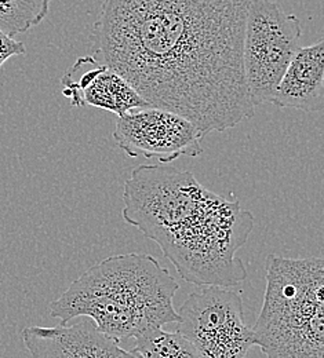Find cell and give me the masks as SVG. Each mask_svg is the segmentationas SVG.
<instances>
[{
	"instance_id": "1",
	"label": "cell",
	"mask_w": 324,
	"mask_h": 358,
	"mask_svg": "<svg viewBox=\"0 0 324 358\" xmlns=\"http://www.w3.org/2000/svg\"><path fill=\"white\" fill-rule=\"evenodd\" d=\"M248 0H102L95 54L152 108L204 135L255 113L243 72Z\"/></svg>"
},
{
	"instance_id": "2",
	"label": "cell",
	"mask_w": 324,
	"mask_h": 358,
	"mask_svg": "<svg viewBox=\"0 0 324 358\" xmlns=\"http://www.w3.org/2000/svg\"><path fill=\"white\" fill-rule=\"evenodd\" d=\"M123 204V220L153 240L186 282L232 288L247 278L236 254L254 229V215L192 173L141 164L125 182Z\"/></svg>"
},
{
	"instance_id": "3",
	"label": "cell",
	"mask_w": 324,
	"mask_h": 358,
	"mask_svg": "<svg viewBox=\"0 0 324 358\" xmlns=\"http://www.w3.org/2000/svg\"><path fill=\"white\" fill-rule=\"evenodd\" d=\"M177 280L148 254L112 255L87 268L50 303V315L68 324L93 320L119 345L177 322Z\"/></svg>"
},
{
	"instance_id": "4",
	"label": "cell",
	"mask_w": 324,
	"mask_h": 358,
	"mask_svg": "<svg viewBox=\"0 0 324 358\" xmlns=\"http://www.w3.org/2000/svg\"><path fill=\"white\" fill-rule=\"evenodd\" d=\"M324 262L267 258L264 303L251 327L267 358H324Z\"/></svg>"
},
{
	"instance_id": "5",
	"label": "cell",
	"mask_w": 324,
	"mask_h": 358,
	"mask_svg": "<svg viewBox=\"0 0 324 358\" xmlns=\"http://www.w3.org/2000/svg\"><path fill=\"white\" fill-rule=\"evenodd\" d=\"M302 27L272 0H248L243 35V72L257 108L271 102L290 61L301 47Z\"/></svg>"
},
{
	"instance_id": "6",
	"label": "cell",
	"mask_w": 324,
	"mask_h": 358,
	"mask_svg": "<svg viewBox=\"0 0 324 358\" xmlns=\"http://www.w3.org/2000/svg\"><path fill=\"white\" fill-rule=\"evenodd\" d=\"M177 313L174 331L192 343L199 358H247L255 346L243 298L232 288L197 287Z\"/></svg>"
},
{
	"instance_id": "7",
	"label": "cell",
	"mask_w": 324,
	"mask_h": 358,
	"mask_svg": "<svg viewBox=\"0 0 324 358\" xmlns=\"http://www.w3.org/2000/svg\"><path fill=\"white\" fill-rule=\"evenodd\" d=\"M112 135L129 157L157 159L163 164L200 156L206 136L185 117L152 106L118 116Z\"/></svg>"
},
{
	"instance_id": "8",
	"label": "cell",
	"mask_w": 324,
	"mask_h": 358,
	"mask_svg": "<svg viewBox=\"0 0 324 358\" xmlns=\"http://www.w3.org/2000/svg\"><path fill=\"white\" fill-rule=\"evenodd\" d=\"M62 94L72 106H94L122 116L148 102L119 73L93 55L78 58L61 79Z\"/></svg>"
},
{
	"instance_id": "9",
	"label": "cell",
	"mask_w": 324,
	"mask_h": 358,
	"mask_svg": "<svg viewBox=\"0 0 324 358\" xmlns=\"http://www.w3.org/2000/svg\"><path fill=\"white\" fill-rule=\"evenodd\" d=\"M55 327H28L22 342L31 358H139L98 329L87 317Z\"/></svg>"
},
{
	"instance_id": "10",
	"label": "cell",
	"mask_w": 324,
	"mask_h": 358,
	"mask_svg": "<svg viewBox=\"0 0 324 358\" xmlns=\"http://www.w3.org/2000/svg\"><path fill=\"white\" fill-rule=\"evenodd\" d=\"M324 101V42L300 47L284 71L271 103L302 112H319Z\"/></svg>"
},
{
	"instance_id": "11",
	"label": "cell",
	"mask_w": 324,
	"mask_h": 358,
	"mask_svg": "<svg viewBox=\"0 0 324 358\" xmlns=\"http://www.w3.org/2000/svg\"><path fill=\"white\" fill-rule=\"evenodd\" d=\"M50 0H0V31L14 38L38 27L48 14Z\"/></svg>"
},
{
	"instance_id": "12",
	"label": "cell",
	"mask_w": 324,
	"mask_h": 358,
	"mask_svg": "<svg viewBox=\"0 0 324 358\" xmlns=\"http://www.w3.org/2000/svg\"><path fill=\"white\" fill-rule=\"evenodd\" d=\"M130 352L139 358H199L185 336L163 328L137 338Z\"/></svg>"
},
{
	"instance_id": "13",
	"label": "cell",
	"mask_w": 324,
	"mask_h": 358,
	"mask_svg": "<svg viewBox=\"0 0 324 358\" xmlns=\"http://www.w3.org/2000/svg\"><path fill=\"white\" fill-rule=\"evenodd\" d=\"M27 52L25 45L0 31V66L11 57L24 55Z\"/></svg>"
}]
</instances>
